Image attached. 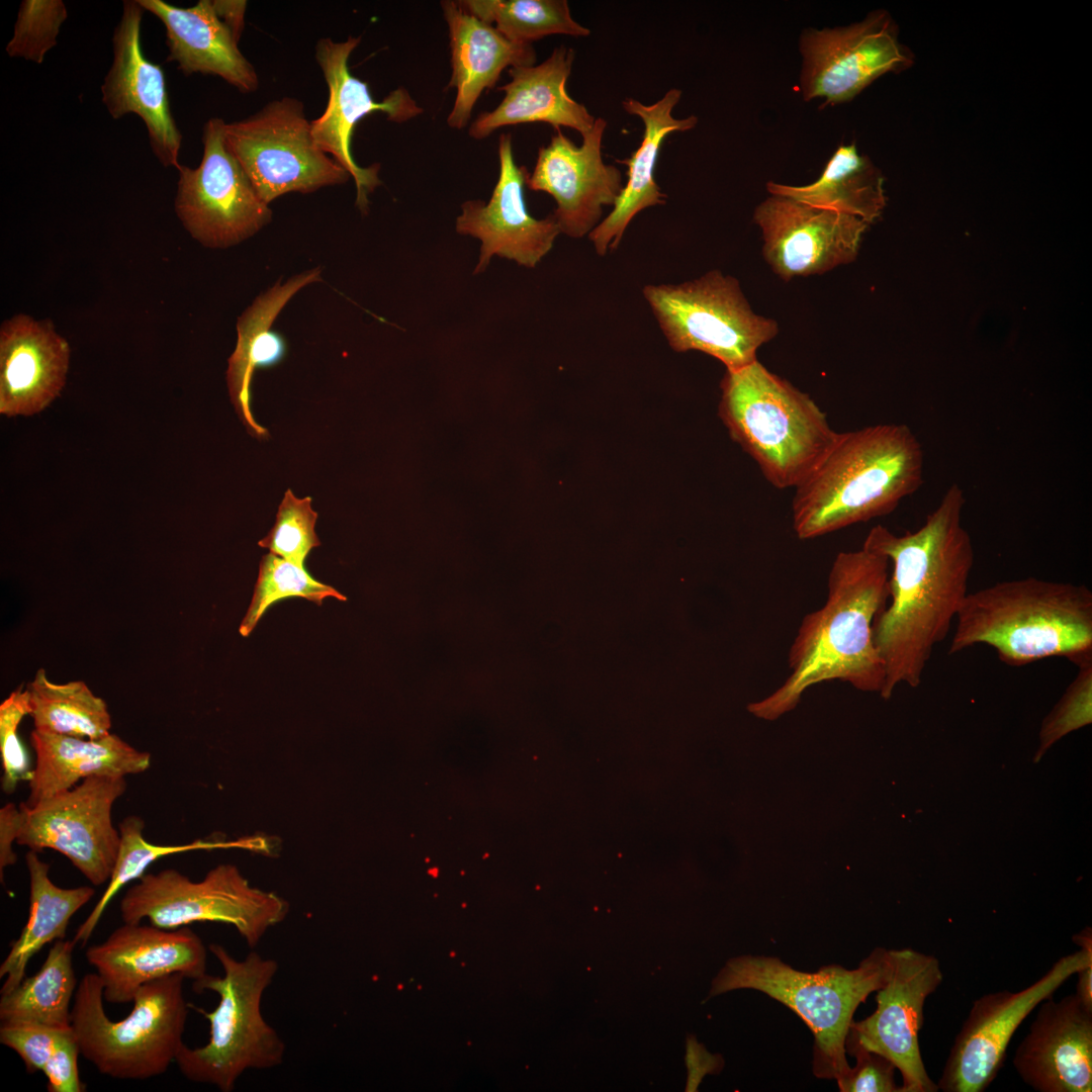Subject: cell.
I'll list each match as a JSON object with an SVG mask.
<instances>
[{"instance_id": "obj_1", "label": "cell", "mask_w": 1092, "mask_h": 1092, "mask_svg": "<svg viewBox=\"0 0 1092 1092\" xmlns=\"http://www.w3.org/2000/svg\"><path fill=\"white\" fill-rule=\"evenodd\" d=\"M965 504L964 490L953 483L916 531L898 536L878 525L863 541L892 563L889 600L873 626L884 699L899 684L920 685L934 647L948 635L969 594L975 553L963 525Z\"/></svg>"}, {"instance_id": "obj_2", "label": "cell", "mask_w": 1092, "mask_h": 1092, "mask_svg": "<svg viewBox=\"0 0 1092 1092\" xmlns=\"http://www.w3.org/2000/svg\"><path fill=\"white\" fill-rule=\"evenodd\" d=\"M887 556L866 546L839 552L831 564L823 606L802 619L788 655L785 681L748 710L775 720L793 710L810 687L840 680L881 693L885 672L873 626L889 600Z\"/></svg>"}, {"instance_id": "obj_3", "label": "cell", "mask_w": 1092, "mask_h": 1092, "mask_svg": "<svg viewBox=\"0 0 1092 1092\" xmlns=\"http://www.w3.org/2000/svg\"><path fill=\"white\" fill-rule=\"evenodd\" d=\"M922 446L904 424L838 433L796 486L792 525L809 540L891 514L923 482Z\"/></svg>"}, {"instance_id": "obj_4", "label": "cell", "mask_w": 1092, "mask_h": 1092, "mask_svg": "<svg viewBox=\"0 0 1092 1092\" xmlns=\"http://www.w3.org/2000/svg\"><path fill=\"white\" fill-rule=\"evenodd\" d=\"M948 654L977 644L1012 666L1092 651V593L1084 584L1029 576L970 593L956 617Z\"/></svg>"}, {"instance_id": "obj_5", "label": "cell", "mask_w": 1092, "mask_h": 1092, "mask_svg": "<svg viewBox=\"0 0 1092 1092\" xmlns=\"http://www.w3.org/2000/svg\"><path fill=\"white\" fill-rule=\"evenodd\" d=\"M719 416L730 437L780 489L796 487L837 435L807 393L758 360L726 370Z\"/></svg>"}, {"instance_id": "obj_6", "label": "cell", "mask_w": 1092, "mask_h": 1092, "mask_svg": "<svg viewBox=\"0 0 1092 1092\" xmlns=\"http://www.w3.org/2000/svg\"><path fill=\"white\" fill-rule=\"evenodd\" d=\"M888 966V949L883 947L875 948L855 969L829 965L815 973L798 971L775 957L741 956L730 959L718 973L709 997L753 989L786 1005L814 1035L813 1074L836 1081L850 1068L845 1039L853 1014L885 984Z\"/></svg>"}, {"instance_id": "obj_7", "label": "cell", "mask_w": 1092, "mask_h": 1092, "mask_svg": "<svg viewBox=\"0 0 1092 1092\" xmlns=\"http://www.w3.org/2000/svg\"><path fill=\"white\" fill-rule=\"evenodd\" d=\"M208 949L223 974H206L193 981V990H209L219 997L211 1012L196 1008L209 1021V1038L199 1048L184 1043L175 1063L189 1081L231 1092L246 1071L283 1063L285 1043L261 1012L262 997L279 967L254 950L238 960L221 944L210 943Z\"/></svg>"}, {"instance_id": "obj_8", "label": "cell", "mask_w": 1092, "mask_h": 1092, "mask_svg": "<svg viewBox=\"0 0 1092 1092\" xmlns=\"http://www.w3.org/2000/svg\"><path fill=\"white\" fill-rule=\"evenodd\" d=\"M184 979L174 974L143 985L131 1011L114 1021L105 1012L98 975L83 976L71 1010L81 1055L100 1074L117 1080H147L167 1072L184 1044Z\"/></svg>"}, {"instance_id": "obj_9", "label": "cell", "mask_w": 1092, "mask_h": 1092, "mask_svg": "<svg viewBox=\"0 0 1092 1092\" xmlns=\"http://www.w3.org/2000/svg\"><path fill=\"white\" fill-rule=\"evenodd\" d=\"M289 905L279 895L253 887L234 864H218L198 882L174 869L145 874L124 894V923L148 919L155 926L177 929L194 922H220L235 927L247 945L256 947L267 931L282 922Z\"/></svg>"}, {"instance_id": "obj_10", "label": "cell", "mask_w": 1092, "mask_h": 1092, "mask_svg": "<svg viewBox=\"0 0 1092 1092\" xmlns=\"http://www.w3.org/2000/svg\"><path fill=\"white\" fill-rule=\"evenodd\" d=\"M643 295L674 351H701L727 370L756 361L758 348L779 332L776 321L751 309L738 280L718 270L676 285H646Z\"/></svg>"}, {"instance_id": "obj_11", "label": "cell", "mask_w": 1092, "mask_h": 1092, "mask_svg": "<svg viewBox=\"0 0 1092 1092\" xmlns=\"http://www.w3.org/2000/svg\"><path fill=\"white\" fill-rule=\"evenodd\" d=\"M224 142L267 204L290 193H311L348 182L351 175L315 145L303 103L268 102L256 113L225 122Z\"/></svg>"}, {"instance_id": "obj_12", "label": "cell", "mask_w": 1092, "mask_h": 1092, "mask_svg": "<svg viewBox=\"0 0 1092 1092\" xmlns=\"http://www.w3.org/2000/svg\"><path fill=\"white\" fill-rule=\"evenodd\" d=\"M1079 946L1060 958L1026 988L987 993L974 1000L937 1082L943 1092H983L1003 1066L1009 1042L1023 1020L1083 966L1092 962V930L1072 936Z\"/></svg>"}, {"instance_id": "obj_13", "label": "cell", "mask_w": 1092, "mask_h": 1092, "mask_svg": "<svg viewBox=\"0 0 1092 1092\" xmlns=\"http://www.w3.org/2000/svg\"><path fill=\"white\" fill-rule=\"evenodd\" d=\"M125 790V777L96 775L32 807L22 802L16 843L64 854L91 884L100 886L109 881L118 855L120 834L112 823V808Z\"/></svg>"}, {"instance_id": "obj_14", "label": "cell", "mask_w": 1092, "mask_h": 1092, "mask_svg": "<svg viewBox=\"0 0 1092 1092\" xmlns=\"http://www.w3.org/2000/svg\"><path fill=\"white\" fill-rule=\"evenodd\" d=\"M225 121L209 118L203 126V155L198 167L181 165L175 211L188 233L207 248H228L258 233L272 210L257 194L224 142Z\"/></svg>"}, {"instance_id": "obj_15", "label": "cell", "mask_w": 1092, "mask_h": 1092, "mask_svg": "<svg viewBox=\"0 0 1092 1092\" xmlns=\"http://www.w3.org/2000/svg\"><path fill=\"white\" fill-rule=\"evenodd\" d=\"M888 957L886 982L876 991L877 1008L851 1021L845 1044L889 1059L902 1075L901 1092H936L921 1057L919 1031L925 1001L943 980L939 961L912 948L888 949Z\"/></svg>"}, {"instance_id": "obj_16", "label": "cell", "mask_w": 1092, "mask_h": 1092, "mask_svg": "<svg viewBox=\"0 0 1092 1092\" xmlns=\"http://www.w3.org/2000/svg\"><path fill=\"white\" fill-rule=\"evenodd\" d=\"M801 93L825 104L851 100L880 76L912 63L886 12L844 27L806 29L800 39Z\"/></svg>"}, {"instance_id": "obj_17", "label": "cell", "mask_w": 1092, "mask_h": 1092, "mask_svg": "<svg viewBox=\"0 0 1092 1092\" xmlns=\"http://www.w3.org/2000/svg\"><path fill=\"white\" fill-rule=\"evenodd\" d=\"M360 41L361 36L352 35L344 41H334L330 37L317 41L315 60L324 74L329 99L324 113L310 120V126L318 149L354 179L356 205L366 213L368 195L381 184L380 165L361 167L355 162L351 142L356 124L373 112H382L388 120L401 123L424 110L403 87L394 89L381 101L372 97L368 84L352 75L348 66L349 58Z\"/></svg>"}, {"instance_id": "obj_18", "label": "cell", "mask_w": 1092, "mask_h": 1092, "mask_svg": "<svg viewBox=\"0 0 1092 1092\" xmlns=\"http://www.w3.org/2000/svg\"><path fill=\"white\" fill-rule=\"evenodd\" d=\"M753 219L761 230L765 261L786 281L852 262L869 224L852 215L774 194L755 208Z\"/></svg>"}, {"instance_id": "obj_19", "label": "cell", "mask_w": 1092, "mask_h": 1092, "mask_svg": "<svg viewBox=\"0 0 1092 1092\" xmlns=\"http://www.w3.org/2000/svg\"><path fill=\"white\" fill-rule=\"evenodd\" d=\"M606 127L607 121L596 117L579 147L556 129L550 143L539 149L534 170L527 177L531 190L554 198L552 214L560 233L570 238L588 235L602 221L604 206L614 205L624 186L621 171L603 161Z\"/></svg>"}, {"instance_id": "obj_20", "label": "cell", "mask_w": 1092, "mask_h": 1092, "mask_svg": "<svg viewBox=\"0 0 1092 1092\" xmlns=\"http://www.w3.org/2000/svg\"><path fill=\"white\" fill-rule=\"evenodd\" d=\"M498 161V178L489 200H466L456 218L458 234L481 242L475 274L483 272L493 256L534 268L561 234L552 213L537 219L528 212L524 186L529 172L514 160L511 133L499 135Z\"/></svg>"}, {"instance_id": "obj_21", "label": "cell", "mask_w": 1092, "mask_h": 1092, "mask_svg": "<svg viewBox=\"0 0 1092 1092\" xmlns=\"http://www.w3.org/2000/svg\"><path fill=\"white\" fill-rule=\"evenodd\" d=\"M85 957L109 1003L132 1002L143 985L166 976L180 974L195 981L207 974L206 947L187 926L164 929L123 922L105 940L89 946Z\"/></svg>"}, {"instance_id": "obj_22", "label": "cell", "mask_w": 1092, "mask_h": 1092, "mask_svg": "<svg viewBox=\"0 0 1092 1092\" xmlns=\"http://www.w3.org/2000/svg\"><path fill=\"white\" fill-rule=\"evenodd\" d=\"M144 11L138 0L123 1L112 37V65L101 85L102 102L113 119L128 113L143 119L156 158L178 170L182 134L171 113L165 73L143 53Z\"/></svg>"}, {"instance_id": "obj_23", "label": "cell", "mask_w": 1092, "mask_h": 1092, "mask_svg": "<svg viewBox=\"0 0 1092 1092\" xmlns=\"http://www.w3.org/2000/svg\"><path fill=\"white\" fill-rule=\"evenodd\" d=\"M1012 1064L1038 1092H1091L1092 1009L1075 994L1043 1000Z\"/></svg>"}, {"instance_id": "obj_24", "label": "cell", "mask_w": 1092, "mask_h": 1092, "mask_svg": "<svg viewBox=\"0 0 1092 1092\" xmlns=\"http://www.w3.org/2000/svg\"><path fill=\"white\" fill-rule=\"evenodd\" d=\"M70 345L50 320L18 313L0 328V414L32 416L65 386Z\"/></svg>"}, {"instance_id": "obj_25", "label": "cell", "mask_w": 1092, "mask_h": 1092, "mask_svg": "<svg viewBox=\"0 0 1092 1092\" xmlns=\"http://www.w3.org/2000/svg\"><path fill=\"white\" fill-rule=\"evenodd\" d=\"M574 55L562 44L539 65L510 68L511 81L498 87L505 92L503 100L494 109L481 112L468 134L482 140L500 127L529 122H546L555 129L569 127L581 136L588 132L596 117L566 90Z\"/></svg>"}, {"instance_id": "obj_26", "label": "cell", "mask_w": 1092, "mask_h": 1092, "mask_svg": "<svg viewBox=\"0 0 1092 1092\" xmlns=\"http://www.w3.org/2000/svg\"><path fill=\"white\" fill-rule=\"evenodd\" d=\"M449 30L451 76L449 88L456 97L447 117L450 127L462 129L484 90L494 87L507 68L533 66L536 51L530 43L514 42L460 7L457 1H441Z\"/></svg>"}, {"instance_id": "obj_27", "label": "cell", "mask_w": 1092, "mask_h": 1092, "mask_svg": "<svg viewBox=\"0 0 1092 1092\" xmlns=\"http://www.w3.org/2000/svg\"><path fill=\"white\" fill-rule=\"evenodd\" d=\"M680 97L681 91L671 88L662 98L649 105L633 98L622 101L625 111L643 121L644 132L637 150L629 158L618 160L628 168L627 182L612 211L588 234L599 256L617 249L626 228L637 213L651 206L665 204L667 196L654 178L660 147L671 132L692 129L698 122L695 115L685 118L672 115Z\"/></svg>"}, {"instance_id": "obj_28", "label": "cell", "mask_w": 1092, "mask_h": 1092, "mask_svg": "<svg viewBox=\"0 0 1092 1092\" xmlns=\"http://www.w3.org/2000/svg\"><path fill=\"white\" fill-rule=\"evenodd\" d=\"M138 2L164 24L169 50L166 60L176 62L178 70L184 75H214L242 93H252L258 89L259 78L255 68L217 18L211 0H199L187 8L163 0Z\"/></svg>"}, {"instance_id": "obj_29", "label": "cell", "mask_w": 1092, "mask_h": 1092, "mask_svg": "<svg viewBox=\"0 0 1092 1092\" xmlns=\"http://www.w3.org/2000/svg\"><path fill=\"white\" fill-rule=\"evenodd\" d=\"M30 743L36 759L24 802L29 807L74 788L86 778L125 777L143 772L151 765L149 752L135 749L111 733L101 739H86L34 729Z\"/></svg>"}, {"instance_id": "obj_30", "label": "cell", "mask_w": 1092, "mask_h": 1092, "mask_svg": "<svg viewBox=\"0 0 1092 1092\" xmlns=\"http://www.w3.org/2000/svg\"><path fill=\"white\" fill-rule=\"evenodd\" d=\"M321 280V270L313 269L277 282L258 296L239 317L238 342L229 359L226 382L232 403L248 432L259 439L269 436L257 423L251 410V381L256 369L279 364L286 355L283 337L270 328L288 300L302 287Z\"/></svg>"}, {"instance_id": "obj_31", "label": "cell", "mask_w": 1092, "mask_h": 1092, "mask_svg": "<svg viewBox=\"0 0 1092 1092\" xmlns=\"http://www.w3.org/2000/svg\"><path fill=\"white\" fill-rule=\"evenodd\" d=\"M25 863L29 876V916L0 965V978H4L1 994L21 983L29 961L46 944L66 937L73 915L95 894L89 886L66 889L54 884L49 877L50 866L34 850L25 854Z\"/></svg>"}, {"instance_id": "obj_32", "label": "cell", "mask_w": 1092, "mask_h": 1092, "mask_svg": "<svg viewBox=\"0 0 1092 1092\" xmlns=\"http://www.w3.org/2000/svg\"><path fill=\"white\" fill-rule=\"evenodd\" d=\"M770 194L791 197L806 204L855 216L870 223L885 206L883 178L854 144L841 145L813 183L792 186L768 182Z\"/></svg>"}, {"instance_id": "obj_33", "label": "cell", "mask_w": 1092, "mask_h": 1092, "mask_svg": "<svg viewBox=\"0 0 1092 1092\" xmlns=\"http://www.w3.org/2000/svg\"><path fill=\"white\" fill-rule=\"evenodd\" d=\"M74 940H56L37 973L1 994V1023L35 1022L71 1026V1001L78 984L73 968Z\"/></svg>"}, {"instance_id": "obj_34", "label": "cell", "mask_w": 1092, "mask_h": 1092, "mask_svg": "<svg viewBox=\"0 0 1092 1092\" xmlns=\"http://www.w3.org/2000/svg\"><path fill=\"white\" fill-rule=\"evenodd\" d=\"M26 690L34 729L86 739H101L110 734L107 704L84 681L55 684L40 668Z\"/></svg>"}, {"instance_id": "obj_35", "label": "cell", "mask_w": 1092, "mask_h": 1092, "mask_svg": "<svg viewBox=\"0 0 1092 1092\" xmlns=\"http://www.w3.org/2000/svg\"><path fill=\"white\" fill-rule=\"evenodd\" d=\"M144 828V820L135 815L127 816L119 823V850L108 886L86 920L79 926L73 939L76 943L84 945L89 940L112 898L123 886L144 876L146 870L161 857L197 849L243 848L262 852L266 848L264 836L241 837L232 841L197 840L183 845H157L145 839Z\"/></svg>"}, {"instance_id": "obj_36", "label": "cell", "mask_w": 1092, "mask_h": 1092, "mask_svg": "<svg viewBox=\"0 0 1092 1092\" xmlns=\"http://www.w3.org/2000/svg\"><path fill=\"white\" fill-rule=\"evenodd\" d=\"M461 8L493 25L514 42L530 43L553 34L586 37L590 30L571 16L566 0H461Z\"/></svg>"}, {"instance_id": "obj_37", "label": "cell", "mask_w": 1092, "mask_h": 1092, "mask_svg": "<svg viewBox=\"0 0 1092 1092\" xmlns=\"http://www.w3.org/2000/svg\"><path fill=\"white\" fill-rule=\"evenodd\" d=\"M288 598H302L317 606H322L327 598L347 600L331 585L313 578L305 568L268 553L261 559L252 601L239 628L240 634L249 636L273 604Z\"/></svg>"}, {"instance_id": "obj_38", "label": "cell", "mask_w": 1092, "mask_h": 1092, "mask_svg": "<svg viewBox=\"0 0 1092 1092\" xmlns=\"http://www.w3.org/2000/svg\"><path fill=\"white\" fill-rule=\"evenodd\" d=\"M317 513L311 508V497H296L287 489L278 508L276 521L258 545L285 560L305 568L311 549L321 545L314 526Z\"/></svg>"}, {"instance_id": "obj_39", "label": "cell", "mask_w": 1092, "mask_h": 1092, "mask_svg": "<svg viewBox=\"0 0 1092 1092\" xmlns=\"http://www.w3.org/2000/svg\"><path fill=\"white\" fill-rule=\"evenodd\" d=\"M68 11L62 0H23L6 53L40 65L46 54L57 44Z\"/></svg>"}, {"instance_id": "obj_40", "label": "cell", "mask_w": 1092, "mask_h": 1092, "mask_svg": "<svg viewBox=\"0 0 1092 1092\" xmlns=\"http://www.w3.org/2000/svg\"><path fill=\"white\" fill-rule=\"evenodd\" d=\"M1070 661L1076 664L1077 674L1042 721L1035 762L1062 737L1092 722V651Z\"/></svg>"}, {"instance_id": "obj_41", "label": "cell", "mask_w": 1092, "mask_h": 1092, "mask_svg": "<svg viewBox=\"0 0 1092 1092\" xmlns=\"http://www.w3.org/2000/svg\"><path fill=\"white\" fill-rule=\"evenodd\" d=\"M30 714L27 690L12 692L0 705V753L3 768L2 790L12 794L20 781L31 777L29 758L18 735L24 716Z\"/></svg>"}, {"instance_id": "obj_42", "label": "cell", "mask_w": 1092, "mask_h": 1092, "mask_svg": "<svg viewBox=\"0 0 1092 1092\" xmlns=\"http://www.w3.org/2000/svg\"><path fill=\"white\" fill-rule=\"evenodd\" d=\"M73 1030L35 1022L1 1023L0 1042L22 1060L27 1073L41 1072L63 1037Z\"/></svg>"}, {"instance_id": "obj_43", "label": "cell", "mask_w": 1092, "mask_h": 1092, "mask_svg": "<svg viewBox=\"0 0 1092 1092\" xmlns=\"http://www.w3.org/2000/svg\"><path fill=\"white\" fill-rule=\"evenodd\" d=\"M856 1064L836 1082L841 1092H901L896 1084V1066L886 1057L860 1045L845 1044Z\"/></svg>"}, {"instance_id": "obj_44", "label": "cell", "mask_w": 1092, "mask_h": 1092, "mask_svg": "<svg viewBox=\"0 0 1092 1092\" xmlns=\"http://www.w3.org/2000/svg\"><path fill=\"white\" fill-rule=\"evenodd\" d=\"M80 1053L74 1031L66 1034L57 1044L42 1069L48 1080L49 1092H85L78 1069Z\"/></svg>"}, {"instance_id": "obj_45", "label": "cell", "mask_w": 1092, "mask_h": 1092, "mask_svg": "<svg viewBox=\"0 0 1092 1092\" xmlns=\"http://www.w3.org/2000/svg\"><path fill=\"white\" fill-rule=\"evenodd\" d=\"M685 1060L689 1072L687 1092L697 1091L705 1075L719 1073L723 1067L722 1057L710 1054L693 1035L687 1038Z\"/></svg>"}, {"instance_id": "obj_46", "label": "cell", "mask_w": 1092, "mask_h": 1092, "mask_svg": "<svg viewBox=\"0 0 1092 1092\" xmlns=\"http://www.w3.org/2000/svg\"><path fill=\"white\" fill-rule=\"evenodd\" d=\"M19 822V806L8 803L0 809V879L2 884L4 870L17 860L12 844L17 839Z\"/></svg>"}, {"instance_id": "obj_47", "label": "cell", "mask_w": 1092, "mask_h": 1092, "mask_svg": "<svg viewBox=\"0 0 1092 1092\" xmlns=\"http://www.w3.org/2000/svg\"><path fill=\"white\" fill-rule=\"evenodd\" d=\"M247 4L245 0H211L217 18L230 30L237 42L240 41L245 28Z\"/></svg>"}, {"instance_id": "obj_48", "label": "cell", "mask_w": 1092, "mask_h": 1092, "mask_svg": "<svg viewBox=\"0 0 1092 1092\" xmlns=\"http://www.w3.org/2000/svg\"><path fill=\"white\" fill-rule=\"evenodd\" d=\"M1076 992L1077 998L1089 1009H1092V962L1083 966L1077 973Z\"/></svg>"}]
</instances>
